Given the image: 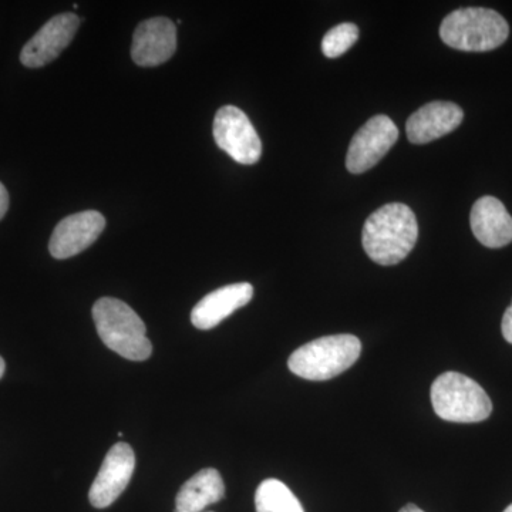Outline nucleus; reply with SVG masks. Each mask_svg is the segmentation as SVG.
<instances>
[{
	"label": "nucleus",
	"mask_w": 512,
	"mask_h": 512,
	"mask_svg": "<svg viewBox=\"0 0 512 512\" xmlns=\"http://www.w3.org/2000/svg\"><path fill=\"white\" fill-rule=\"evenodd\" d=\"M252 296L254 286L248 282L222 286L217 291L208 293L195 305L191 312L192 325L201 330L215 328L232 313L248 305Z\"/></svg>",
	"instance_id": "13"
},
{
	"label": "nucleus",
	"mask_w": 512,
	"mask_h": 512,
	"mask_svg": "<svg viewBox=\"0 0 512 512\" xmlns=\"http://www.w3.org/2000/svg\"><path fill=\"white\" fill-rule=\"evenodd\" d=\"M79 25V16L74 13H62L50 19L23 47L20 62L30 69L53 62L72 43Z\"/></svg>",
	"instance_id": "9"
},
{
	"label": "nucleus",
	"mask_w": 512,
	"mask_h": 512,
	"mask_svg": "<svg viewBox=\"0 0 512 512\" xmlns=\"http://www.w3.org/2000/svg\"><path fill=\"white\" fill-rule=\"evenodd\" d=\"M464 111L451 101H431L410 116L407 138L413 144H427L453 133L463 123Z\"/></svg>",
	"instance_id": "12"
},
{
	"label": "nucleus",
	"mask_w": 512,
	"mask_h": 512,
	"mask_svg": "<svg viewBox=\"0 0 512 512\" xmlns=\"http://www.w3.org/2000/svg\"><path fill=\"white\" fill-rule=\"evenodd\" d=\"M399 140V128L387 116L372 117L350 141L346 167L352 174L366 173Z\"/></svg>",
	"instance_id": "7"
},
{
	"label": "nucleus",
	"mask_w": 512,
	"mask_h": 512,
	"mask_svg": "<svg viewBox=\"0 0 512 512\" xmlns=\"http://www.w3.org/2000/svg\"><path fill=\"white\" fill-rule=\"evenodd\" d=\"M225 485L214 468H205L195 474L178 491L175 512H202L224 498Z\"/></svg>",
	"instance_id": "15"
},
{
	"label": "nucleus",
	"mask_w": 512,
	"mask_h": 512,
	"mask_svg": "<svg viewBox=\"0 0 512 512\" xmlns=\"http://www.w3.org/2000/svg\"><path fill=\"white\" fill-rule=\"evenodd\" d=\"M431 403L440 419L453 423H478L493 412V403L483 387L457 372L437 377L431 386Z\"/></svg>",
	"instance_id": "5"
},
{
	"label": "nucleus",
	"mask_w": 512,
	"mask_h": 512,
	"mask_svg": "<svg viewBox=\"0 0 512 512\" xmlns=\"http://www.w3.org/2000/svg\"><path fill=\"white\" fill-rule=\"evenodd\" d=\"M5 360L2 359V356H0V379H2L3 375H5Z\"/></svg>",
	"instance_id": "21"
},
{
	"label": "nucleus",
	"mask_w": 512,
	"mask_h": 512,
	"mask_svg": "<svg viewBox=\"0 0 512 512\" xmlns=\"http://www.w3.org/2000/svg\"><path fill=\"white\" fill-rule=\"evenodd\" d=\"M93 320L104 345L124 359L143 362L153 353L146 323L127 303L101 298L94 303Z\"/></svg>",
	"instance_id": "2"
},
{
	"label": "nucleus",
	"mask_w": 512,
	"mask_h": 512,
	"mask_svg": "<svg viewBox=\"0 0 512 512\" xmlns=\"http://www.w3.org/2000/svg\"><path fill=\"white\" fill-rule=\"evenodd\" d=\"M106 228V220L97 211H83L60 221L53 231L49 251L53 258L67 259L93 245Z\"/></svg>",
	"instance_id": "10"
},
{
	"label": "nucleus",
	"mask_w": 512,
	"mask_h": 512,
	"mask_svg": "<svg viewBox=\"0 0 512 512\" xmlns=\"http://www.w3.org/2000/svg\"><path fill=\"white\" fill-rule=\"evenodd\" d=\"M510 35L507 20L488 8H461L444 18L440 37L461 52H490L504 45Z\"/></svg>",
	"instance_id": "3"
},
{
	"label": "nucleus",
	"mask_w": 512,
	"mask_h": 512,
	"mask_svg": "<svg viewBox=\"0 0 512 512\" xmlns=\"http://www.w3.org/2000/svg\"><path fill=\"white\" fill-rule=\"evenodd\" d=\"M9 208V194L6 190L5 185L0 183V220L5 217L6 212Z\"/></svg>",
	"instance_id": "19"
},
{
	"label": "nucleus",
	"mask_w": 512,
	"mask_h": 512,
	"mask_svg": "<svg viewBox=\"0 0 512 512\" xmlns=\"http://www.w3.org/2000/svg\"><path fill=\"white\" fill-rule=\"evenodd\" d=\"M501 329H503L505 340L512 345V303L510 308L504 313L503 326H501Z\"/></svg>",
	"instance_id": "18"
},
{
	"label": "nucleus",
	"mask_w": 512,
	"mask_h": 512,
	"mask_svg": "<svg viewBox=\"0 0 512 512\" xmlns=\"http://www.w3.org/2000/svg\"><path fill=\"white\" fill-rule=\"evenodd\" d=\"M136 470V456L127 443L114 444L104 458L96 480L89 491V500L94 508L110 507L126 490Z\"/></svg>",
	"instance_id": "8"
},
{
	"label": "nucleus",
	"mask_w": 512,
	"mask_h": 512,
	"mask_svg": "<svg viewBox=\"0 0 512 512\" xmlns=\"http://www.w3.org/2000/svg\"><path fill=\"white\" fill-rule=\"evenodd\" d=\"M417 238L419 224L414 212L402 202H390L367 218L362 242L373 262L392 266L413 251Z\"/></svg>",
	"instance_id": "1"
},
{
	"label": "nucleus",
	"mask_w": 512,
	"mask_h": 512,
	"mask_svg": "<svg viewBox=\"0 0 512 512\" xmlns=\"http://www.w3.org/2000/svg\"><path fill=\"white\" fill-rule=\"evenodd\" d=\"M504 512H512V504L510 505V507L507 508V510H505Z\"/></svg>",
	"instance_id": "22"
},
{
	"label": "nucleus",
	"mask_w": 512,
	"mask_h": 512,
	"mask_svg": "<svg viewBox=\"0 0 512 512\" xmlns=\"http://www.w3.org/2000/svg\"><path fill=\"white\" fill-rule=\"evenodd\" d=\"M474 237L487 248H503L512 242V217L503 202L495 197H481L471 208Z\"/></svg>",
	"instance_id": "14"
},
{
	"label": "nucleus",
	"mask_w": 512,
	"mask_h": 512,
	"mask_svg": "<svg viewBox=\"0 0 512 512\" xmlns=\"http://www.w3.org/2000/svg\"><path fill=\"white\" fill-rule=\"evenodd\" d=\"M362 343L353 335L325 336L296 349L288 360L293 375L312 382H323L342 375L355 365Z\"/></svg>",
	"instance_id": "4"
},
{
	"label": "nucleus",
	"mask_w": 512,
	"mask_h": 512,
	"mask_svg": "<svg viewBox=\"0 0 512 512\" xmlns=\"http://www.w3.org/2000/svg\"><path fill=\"white\" fill-rule=\"evenodd\" d=\"M177 50V28L167 18L144 20L133 36L131 57L141 67H156L170 60Z\"/></svg>",
	"instance_id": "11"
},
{
	"label": "nucleus",
	"mask_w": 512,
	"mask_h": 512,
	"mask_svg": "<svg viewBox=\"0 0 512 512\" xmlns=\"http://www.w3.org/2000/svg\"><path fill=\"white\" fill-rule=\"evenodd\" d=\"M214 138L217 146L239 164L258 163L262 141L251 120L241 109L224 106L215 114Z\"/></svg>",
	"instance_id": "6"
},
{
	"label": "nucleus",
	"mask_w": 512,
	"mask_h": 512,
	"mask_svg": "<svg viewBox=\"0 0 512 512\" xmlns=\"http://www.w3.org/2000/svg\"><path fill=\"white\" fill-rule=\"evenodd\" d=\"M359 39V28L353 23H340L326 33L322 40V52L326 57L335 59L345 55Z\"/></svg>",
	"instance_id": "17"
},
{
	"label": "nucleus",
	"mask_w": 512,
	"mask_h": 512,
	"mask_svg": "<svg viewBox=\"0 0 512 512\" xmlns=\"http://www.w3.org/2000/svg\"><path fill=\"white\" fill-rule=\"evenodd\" d=\"M256 512H305L295 494L282 481L269 478L255 494Z\"/></svg>",
	"instance_id": "16"
},
{
	"label": "nucleus",
	"mask_w": 512,
	"mask_h": 512,
	"mask_svg": "<svg viewBox=\"0 0 512 512\" xmlns=\"http://www.w3.org/2000/svg\"><path fill=\"white\" fill-rule=\"evenodd\" d=\"M400 512H424L423 510H420L419 507H416L414 504L406 505V507L402 508V511Z\"/></svg>",
	"instance_id": "20"
}]
</instances>
